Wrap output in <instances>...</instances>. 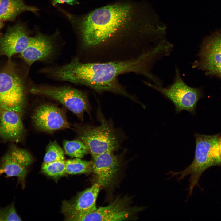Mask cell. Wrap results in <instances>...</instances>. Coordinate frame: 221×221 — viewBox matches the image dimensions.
<instances>
[{
  "label": "cell",
  "instance_id": "ba28073f",
  "mask_svg": "<svg viewBox=\"0 0 221 221\" xmlns=\"http://www.w3.org/2000/svg\"><path fill=\"white\" fill-rule=\"evenodd\" d=\"M32 160L26 150L13 145L0 159V176L5 174L7 178L15 177L23 186Z\"/></svg>",
  "mask_w": 221,
  "mask_h": 221
},
{
  "label": "cell",
  "instance_id": "d4e9b609",
  "mask_svg": "<svg viewBox=\"0 0 221 221\" xmlns=\"http://www.w3.org/2000/svg\"><path fill=\"white\" fill-rule=\"evenodd\" d=\"M3 21L0 19V35H1V30L4 26Z\"/></svg>",
  "mask_w": 221,
  "mask_h": 221
},
{
  "label": "cell",
  "instance_id": "7c38bea8",
  "mask_svg": "<svg viewBox=\"0 0 221 221\" xmlns=\"http://www.w3.org/2000/svg\"><path fill=\"white\" fill-rule=\"evenodd\" d=\"M55 48L53 36L39 33L31 37L28 45L19 56L29 67L36 62L49 60Z\"/></svg>",
  "mask_w": 221,
  "mask_h": 221
},
{
  "label": "cell",
  "instance_id": "5b68a950",
  "mask_svg": "<svg viewBox=\"0 0 221 221\" xmlns=\"http://www.w3.org/2000/svg\"><path fill=\"white\" fill-rule=\"evenodd\" d=\"M25 87L22 77L12 64L0 70V110L22 113L25 100Z\"/></svg>",
  "mask_w": 221,
  "mask_h": 221
},
{
  "label": "cell",
  "instance_id": "484cf974",
  "mask_svg": "<svg viewBox=\"0 0 221 221\" xmlns=\"http://www.w3.org/2000/svg\"><path fill=\"white\" fill-rule=\"evenodd\" d=\"M1 0H0V2L1 1Z\"/></svg>",
  "mask_w": 221,
  "mask_h": 221
},
{
  "label": "cell",
  "instance_id": "8992f818",
  "mask_svg": "<svg viewBox=\"0 0 221 221\" xmlns=\"http://www.w3.org/2000/svg\"><path fill=\"white\" fill-rule=\"evenodd\" d=\"M33 94L45 96L60 102L81 121L85 112L90 114L91 109L86 95L70 87L48 85L33 86L29 90Z\"/></svg>",
  "mask_w": 221,
  "mask_h": 221
},
{
  "label": "cell",
  "instance_id": "52a82bcc",
  "mask_svg": "<svg viewBox=\"0 0 221 221\" xmlns=\"http://www.w3.org/2000/svg\"><path fill=\"white\" fill-rule=\"evenodd\" d=\"M144 83L171 101L175 106L176 113L186 110L192 114L195 113L196 104L201 97L200 91L198 88L190 87L185 83L177 66L175 67L173 82L167 87L157 86L147 81Z\"/></svg>",
  "mask_w": 221,
  "mask_h": 221
},
{
  "label": "cell",
  "instance_id": "9a60e30c",
  "mask_svg": "<svg viewBox=\"0 0 221 221\" xmlns=\"http://www.w3.org/2000/svg\"><path fill=\"white\" fill-rule=\"evenodd\" d=\"M92 170L101 187H107L114 180L119 168L118 157L113 152H108L93 157Z\"/></svg>",
  "mask_w": 221,
  "mask_h": 221
},
{
  "label": "cell",
  "instance_id": "6da1fadb",
  "mask_svg": "<svg viewBox=\"0 0 221 221\" xmlns=\"http://www.w3.org/2000/svg\"><path fill=\"white\" fill-rule=\"evenodd\" d=\"M153 69L152 61L145 56L104 62L83 63L76 58L52 69L51 73L54 78L61 81L84 85L98 92L119 94L136 101L118 83L117 77L134 72L149 79L153 76Z\"/></svg>",
  "mask_w": 221,
  "mask_h": 221
},
{
  "label": "cell",
  "instance_id": "2e32d148",
  "mask_svg": "<svg viewBox=\"0 0 221 221\" xmlns=\"http://www.w3.org/2000/svg\"><path fill=\"white\" fill-rule=\"evenodd\" d=\"M24 131L20 114L10 110H0V137L5 140L17 142Z\"/></svg>",
  "mask_w": 221,
  "mask_h": 221
},
{
  "label": "cell",
  "instance_id": "9c48e42d",
  "mask_svg": "<svg viewBox=\"0 0 221 221\" xmlns=\"http://www.w3.org/2000/svg\"><path fill=\"white\" fill-rule=\"evenodd\" d=\"M32 119L35 126L41 131L52 133L71 128L64 111L51 104H42L37 107Z\"/></svg>",
  "mask_w": 221,
  "mask_h": 221
},
{
  "label": "cell",
  "instance_id": "3957f363",
  "mask_svg": "<svg viewBox=\"0 0 221 221\" xmlns=\"http://www.w3.org/2000/svg\"><path fill=\"white\" fill-rule=\"evenodd\" d=\"M194 136L196 148L195 156L192 163L182 171H170L167 173L171 177H176L179 181L190 175L189 193L187 199L192 195L195 186L200 187L199 182L203 173L211 167L221 165L219 146V134L208 135L196 133Z\"/></svg>",
  "mask_w": 221,
  "mask_h": 221
},
{
  "label": "cell",
  "instance_id": "603a6c76",
  "mask_svg": "<svg viewBox=\"0 0 221 221\" xmlns=\"http://www.w3.org/2000/svg\"><path fill=\"white\" fill-rule=\"evenodd\" d=\"M77 0H53L52 5L55 6L57 4L66 3L70 5H73L78 3Z\"/></svg>",
  "mask_w": 221,
  "mask_h": 221
},
{
  "label": "cell",
  "instance_id": "cb8c5ba5",
  "mask_svg": "<svg viewBox=\"0 0 221 221\" xmlns=\"http://www.w3.org/2000/svg\"><path fill=\"white\" fill-rule=\"evenodd\" d=\"M219 146L220 158L221 159V137H220L219 141Z\"/></svg>",
  "mask_w": 221,
  "mask_h": 221
},
{
  "label": "cell",
  "instance_id": "4fadbf2b",
  "mask_svg": "<svg viewBox=\"0 0 221 221\" xmlns=\"http://www.w3.org/2000/svg\"><path fill=\"white\" fill-rule=\"evenodd\" d=\"M31 37L26 27L21 23L8 27L5 34L0 37V57L5 56L10 61L13 55L25 49Z\"/></svg>",
  "mask_w": 221,
  "mask_h": 221
},
{
  "label": "cell",
  "instance_id": "44dd1931",
  "mask_svg": "<svg viewBox=\"0 0 221 221\" xmlns=\"http://www.w3.org/2000/svg\"><path fill=\"white\" fill-rule=\"evenodd\" d=\"M41 169L45 174L52 177L56 178L63 176L66 173L65 161L64 160L48 163H44Z\"/></svg>",
  "mask_w": 221,
  "mask_h": 221
},
{
  "label": "cell",
  "instance_id": "8fae6325",
  "mask_svg": "<svg viewBox=\"0 0 221 221\" xmlns=\"http://www.w3.org/2000/svg\"><path fill=\"white\" fill-rule=\"evenodd\" d=\"M199 56V60L193 67L221 77V32L215 33L206 40Z\"/></svg>",
  "mask_w": 221,
  "mask_h": 221
},
{
  "label": "cell",
  "instance_id": "277c9868",
  "mask_svg": "<svg viewBox=\"0 0 221 221\" xmlns=\"http://www.w3.org/2000/svg\"><path fill=\"white\" fill-rule=\"evenodd\" d=\"M100 121L98 126L77 123L73 125L78 139L84 143L93 157L113 152L119 148L121 143L120 134L110 121L100 116Z\"/></svg>",
  "mask_w": 221,
  "mask_h": 221
},
{
  "label": "cell",
  "instance_id": "7a4b0ae2",
  "mask_svg": "<svg viewBox=\"0 0 221 221\" xmlns=\"http://www.w3.org/2000/svg\"><path fill=\"white\" fill-rule=\"evenodd\" d=\"M130 7L114 5L95 10L80 22L79 29L82 45L88 50L106 49L107 43L130 19Z\"/></svg>",
  "mask_w": 221,
  "mask_h": 221
},
{
  "label": "cell",
  "instance_id": "30bf717a",
  "mask_svg": "<svg viewBox=\"0 0 221 221\" xmlns=\"http://www.w3.org/2000/svg\"><path fill=\"white\" fill-rule=\"evenodd\" d=\"M133 211L123 199H117L107 206L97 208L94 211L83 215L65 216V220L72 221H123L130 219Z\"/></svg>",
  "mask_w": 221,
  "mask_h": 221
},
{
  "label": "cell",
  "instance_id": "ffe728a7",
  "mask_svg": "<svg viewBox=\"0 0 221 221\" xmlns=\"http://www.w3.org/2000/svg\"><path fill=\"white\" fill-rule=\"evenodd\" d=\"M64 160V152L56 141L50 142L47 145L44 163H49Z\"/></svg>",
  "mask_w": 221,
  "mask_h": 221
},
{
  "label": "cell",
  "instance_id": "e0dca14e",
  "mask_svg": "<svg viewBox=\"0 0 221 221\" xmlns=\"http://www.w3.org/2000/svg\"><path fill=\"white\" fill-rule=\"evenodd\" d=\"M38 8L27 5L23 0H1L0 19L3 21L14 20L21 13L27 11L36 13Z\"/></svg>",
  "mask_w": 221,
  "mask_h": 221
},
{
  "label": "cell",
  "instance_id": "7402d4cb",
  "mask_svg": "<svg viewBox=\"0 0 221 221\" xmlns=\"http://www.w3.org/2000/svg\"><path fill=\"white\" fill-rule=\"evenodd\" d=\"M13 201L7 206L0 208V221H21Z\"/></svg>",
  "mask_w": 221,
  "mask_h": 221
},
{
  "label": "cell",
  "instance_id": "ac0fdd59",
  "mask_svg": "<svg viewBox=\"0 0 221 221\" xmlns=\"http://www.w3.org/2000/svg\"><path fill=\"white\" fill-rule=\"evenodd\" d=\"M63 146L65 154L72 157L81 159L89 152L86 146L79 139L64 140Z\"/></svg>",
  "mask_w": 221,
  "mask_h": 221
},
{
  "label": "cell",
  "instance_id": "d6986e66",
  "mask_svg": "<svg viewBox=\"0 0 221 221\" xmlns=\"http://www.w3.org/2000/svg\"><path fill=\"white\" fill-rule=\"evenodd\" d=\"M93 162L75 158L65 161L66 173L75 174L89 173L93 168Z\"/></svg>",
  "mask_w": 221,
  "mask_h": 221
},
{
  "label": "cell",
  "instance_id": "5bb4252c",
  "mask_svg": "<svg viewBox=\"0 0 221 221\" xmlns=\"http://www.w3.org/2000/svg\"><path fill=\"white\" fill-rule=\"evenodd\" d=\"M100 187V184L96 182L74 199L64 201L61 207L62 213L66 216L86 214L94 211L97 208L96 201Z\"/></svg>",
  "mask_w": 221,
  "mask_h": 221
}]
</instances>
